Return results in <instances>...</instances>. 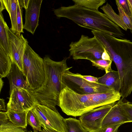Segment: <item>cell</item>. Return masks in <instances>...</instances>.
<instances>
[{"label":"cell","mask_w":132,"mask_h":132,"mask_svg":"<svg viewBox=\"0 0 132 132\" xmlns=\"http://www.w3.org/2000/svg\"><path fill=\"white\" fill-rule=\"evenodd\" d=\"M92 65L97 68L99 69L104 70L106 73L111 71V64L112 61H109L100 59L96 60H90Z\"/></svg>","instance_id":"cb8c5ba5"},{"label":"cell","mask_w":132,"mask_h":132,"mask_svg":"<svg viewBox=\"0 0 132 132\" xmlns=\"http://www.w3.org/2000/svg\"><path fill=\"white\" fill-rule=\"evenodd\" d=\"M69 55L75 60L101 59L105 48L95 36L92 38L82 35L77 41L72 42L69 45Z\"/></svg>","instance_id":"8992f818"},{"label":"cell","mask_w":132,"mask_h":132,"mask_svg":"<svg viewBox=\"0 0 132 132\" xmlns=\"http://www.w3.org/2000/svg\"><path fill=\"white\" fill-rule=\"evenodd\" d=\"M22 72L30 90L38 89L45 82L46 73L43 59L32 50L28 43L23 55Z\"/></svg>","instance_id":"5b68a950"},{"label":"cell","mask_w":132,"mask_h":132,"mask_svg":"<svg viewBox=\"0 0 132 132\" xmlns=\"http://www.w3.org/2000/svg\"><path fill=\"white\" fill-rule=\"evenodd\" d=\"M29 111L18 112L10 110L6 112L10 121L17 126L26 129L28 125L27 116Z\"/></svg>","instance_id":"e0dca14e"},{"label":"cell","mask_w":132,"mask_h":132,"mask_svg":"<svg viewBox=\"0 0 132 132\" xmlns=\"http://www.w3.org/2000/svg\"><path fill=\"white\" fill-rule=\"evenodd\" d=\"M101 59L109 61H112L109 54L105 49L103 52L101 56Z\"/></svg>","instance_id":"1f68e13d"},{"label":"cell","mask_w":132,"mask_h":132,"mask_svg":"<svg viewBox=\"0 0 132 132\" xmlns=\"http://www.w3.org/2000/svg\"><path fill=\"white\" fill-rule=\"evenodd\" d=\"M42 0H29L25 9V23L23 29L33 35L38 26Z\"/></svg>","instance_id":"7c38bea8"},{"label":"cell","mask_w":132,"mask_h":132,"mask_svg":"<svg viewBox=\"0 0 132 132\" xmlns=\"http://www.w3.org/2000/svg\"><path fill=\"white\" fill-rule=\"evenodd\" d=\"M0 110L4 111L6 110L4 100L2 98L0 99Z\"/></svg>","instance_id":"836d02e7"},{"label":"cell","mask_w":132,"mask_h":132,"mask_svg":"<svg viewBox=\"0 0 132 132\" xmlns=\"http://www.w3.org/2000/svg\"><path fill=\"white\" fill-rule=\"evenodd\" d=\"M8 28L2 12H0V46L10 57V51Z\"/></svg>","instance_id":"2e32d148"},{"label":"cell","mask_w":132,"mask_h":132,"mask_svg":"<svg viewBox=\"0 0 132 132\" xmlns=\"http://www.w3.org/2000/svg\"><path fill=\"white\" fill-rule=\"evenodd\" d=\"M77 73L78 75L86 80L92 82L98 83V78L90 76H84Z\"/></svg>","instance_id":"4dcf8cb0"},{"label":"cell","mask_w":132,"mask_h":132,"mask_svg":"<svg viewBox=\"0 0 132 132\" xmlns=\"http://www.w3.org/2000/svg\"><path fill=\"white\" fill-rule=\"evenodd\" d=\"M131 122L128 119L117 102L104 117L102 128L113 125Z\"/></svg>","instance_id":"4fadbf2b"},{"label":"cell","mask_w":132,"mask_h":132,"mask_svg":"<svg viewBox=\"0 0 132 132\" xmlns=\"http://www.w3.org/2000/svg\"><path fill=\"white\" fill-rule=\"evenodd\" d=\"M118 102L128 120L132 122V102L123 97Z\"/></svg>","instance_id":"484cf974"},{"label":"cell","mask_w":132,"mask_h":132,"mask_svg":"<svg viewBox=\"0 0 132 132\" xmlns=\"http://www.w3.org/2000/svg\"><path fill=\"white\" fill-rule=\"evenodd\" d=\"M63 121L65 132H88L79 120L70 117L64 119Z\"/></svg>","instance_id":"7402d4cb"},{"label":"cell","mask_w":132,"mask_h":132,"mask_svg":"<svg viewBox=\"0 0 132 132\" xmlns=\"http://www.w3.org/2000/svg\"><path fill=\"white\" fill-rule=\"evenodd\" d=\"M8 31L10 37V57L12 63L16 64L22 71L23 56L28 42L22 34L20 35L15 34L9 27Z\"/></svg>","instance_id":"8fae6325"},{"label":"cell","mask_w":132,"mask_h":132,"mask_svg":"<svg viewBox=\"0 0 132 132\" xmlns=\"http://www.w3.org/2000/svg\"><path fill=\"white\" fill-rule=\"evenodd\" d=\"M122 124L110 125L102 128L99 132H118L119 127Z\"/></svg>","instance_id":"f1b7e54d"},{"label":"cell","mask_w":132,"mask_h":132,"mask_svg":"<svg viewBox=\"0 0 132 132\" xmlns=\"http://www.w3.org/2000/svg\"><path fill=\"white\" fill-rule=\"evenodd\" d=\"M4 9H5L2 0H0V12H2Z\"/></svg>","instance_id":"8d00e7d4"},{"label":"cell","mask_w":132,"mask_h":132,"mask_svg":"<svg viewBox=\"0 0 132 132\" xmlns=\"http://www.w3.org/2000/svg\"><path fill=\"white\" fill-rule=\"evenodd\" d=\"M71 68L69 67L63 73L62 82L63 85L67 86L77 93L88 94L115 92L104 85L86 80L79 76L77 73L70 72L69 69Z\"/></svg>","instance_id":"52a82bcc"},{"label":"cell","mask_w":132,"mask_h":132,"mask_svg":"<svg viewBox=\"0 0 132 132\" xmlns=\"http://www.w3.org/2000/svg\"><path fill=\"white\" fill-rule=\"evenodd\" d=\"M127 1L130 10V17L132 20V0H127Z\"/></svg>","instance_id":"e575fe53"},{"label":"cell","mask_w":132,"mask_h":132,"mask_svg":"<svg viewBox=\"0 0 132 132\" xmlns=\"http://www.w3.org/2000/svg\"><path fill=\"white\" fill-rule=\"evenodd\" d=\"M63 86L58 106L66 114L74 117L103 105L114 104L121 97L120 92H116L81 94Z\"/></svg>","instance_id":"7a4b0ae2"},{"label":"cell","mask_w":132,"mask_h":132,"mask_svg":"<svg viewBox=\"0 0 132 132\" xmlns=\"http://www.w3.org/2000/svg\"><path fill=\"white\" fill-rule=\"evenodd\" d=\"M101 9L109 19L123 29L125 31L127 30L128 29L127 27L122 21L119 15L115 12L108 2L101 7Z\"/></svg>","instance_id":"44dd1931"},{"label":"cell","mask_w":132,"mask_h":132,"mask_svg":"<svg viewBox=\"0 0 132 132\" xmlns=\"http://www.w3.org/2000/svg\"><path fill=\"white\" fill-rule=\"evenodd\" d=\"M0 132H30L26 129L17 126L9 119L6 112H0Z\"/></svg>","instance_id":"ac0fdd59"},{"label":"cell","mask_w":132,"mask_h":132,"mask_svg":"<svg viewBox=\"0 0 132 132\" xmlns=\"http://www.w3.org/2000/svg\"><path fill=\"white\" fill-rule=\"evenodd\" d=\"M32 110L43 128L58 132H65L64 125V118L58 111L39 104H37Z\"/></svg>","instance_id":"ba28073f"},{"label":"cell","mask_w":132,"mask_h":132,"mask_svg":"<svg viewBox=\"0 0 132 132\" xmlns=\"http://www.w3.org/2000/svg\"><path fill=\"white\" fill-rule=\"evenodd\" d=\"M11 60L8 54L0 46V76L5 77L9 74L12 66Z\"/></svg>","instance_id":"ffe728a7"},{"label":"cell","mask_w":132,"mask_h":132,"mask_svg":"<svg viewBox=\"0 0 132 132\" xmlns=\"http://www.w3.org/2000/svg\"><path fill=\"white\" fill-rule=\"evenodd\" d=\"M27 121L28 124L31 127L34 132H40L42 131V126L34 114L32 109L28 112Z\"/></svg>","instance_id":"d4e9b609"},{"label":"cell","mask_w":132,"mask_h":132,"mask_svg":"<svg viewBox=\"0 0 132 132\" xmlns=\"http://www.w3.org/2000/svg\"><path fill=\"white\" fill-rule=\"evenodd\" d=\"M19 3L22 7L26 9L28 6L29 0H18Z\"/></svg>","instance_id":"d6a6232c"},{"label":"cell","mask_w":132,"mask_h":132,"mask_svg":"<svg viewBox=\"0 0 132 132\" xmlns=\"http://www.w3.org/2000/svg\"><path fill=\"white\" fill-rule=\"evenodd\" d=\"M95 36L103 45L116 66L121 97H127L132 92V42L117 38L102 31L98 32Z\"/></svg>","instance_id":"6da1fadb"},{"label":"cell","mask_w":132,"mask_h":132,"mask_svg":"<svg viewBox=\"0 0 132 132\" xmlns=\"http://www.w3.org/2000/svg\"><path fill=\"white\" fill-rule=\"evenodd\" d=\"M6 77L9 80L10 85V94L15 88L29 89L22 71L15 63H12L10 72Z\"/></svg>","instance_id":"5bb4252c"},{"label":"cell","mask_w":132,"mask_h":132,"mask_svg":"<svg viewBox=\"0 0 132 132\" xmlns=\"http://www.w3.org/2000/svg\"><path fill=\"white\" fill-rule=\"evenodd\" d=\"M98 83L108 87L113 91L120 92V81L118 71L112 70L98 78Z\"/></svg>","instance_id":"9a60e30c"},{"label":"cell","mask_w":132,"mask_h":132,"mask_svg":"<svg viewBox=\"0 0 132 132\" xmlns=\"http://www.w3.org/2000/svg\"><path fill=\"white\" fill-rule=\"evenodd\" d=\"M30 132H33L32 131L30 130Z\"/></svg>","instance_id":"ab89813d"},{"label":"cell","mask_w":132,"mask_h":132,"mask_svg":"<svg viewBox=\"0 0 132 132\" xmlns=\"http://www.w3.org/2000/svg\"><path fill=\"white\" fill-rule=\"evenodd\" d=\"M114 104L95 108L79 116V120L84 128L88 132H99L104 117Z\"/></svg>","instance_id":"30bf717a"},{"label":"cell","mask_w":132,"mask_h":132,"mask_svg":"<svg viewBox=\"0 0 132 132\" xmlns=\"http://www.w3.org/2000/svg\"><path fill=\"white\" fill-rule=\"evenodd\" d=\"M40 132H58L55 130L43 128Z\"/></svg>","instance_id":"d590c367"},{"label":"cell","mask_w":132,"mask_h":132,"mask_svg":"<svg viewBox=\"0 0 132 132\" xmlns=\"http://www.w3.org/2000/svg\"><path fill=\"white\" fill-rule=\"evenodd\" d=\"M53 11L58 18L68 19L81 27L101 31L116 38L123 39L125 34L120 27L98 11L74 4L61 6L54 9Z\"/></svg>","instance_id":"3957f363"},{"label":"cell","mask_w":132,"mask_h":132,"mask_svg":"<svg viewBox=\"0 0 132 132\" xmlns=\"http://www.w3.org/2000/svg\"><path fill=\"white\" fill-rule=\"evenodd\" d=\"M130 31H131V32L132 34V30H130Z\"/></svg>","instance_id":"f35d334b"},{"label":"cell","mask_w":132,"mask_h":132,"mask_svg":"<svg viewBox=\"0 0 132 132\" xmlns=\"http://www.w3.org/2000/svg\"><path fill=\"white\" fill-rule=\"evenodd\" d=\"M2 78L0 77V92H1V90L4 84V82L2 79Z\"/></svg>","instance_id":"74e56055"},{"label":"cell","mask_w":132,"mask_h":132,"mask_svg":"<svg viewBox=\"0 0 132 132\" xmlns=\"http://www.w3.org/2000/svg\"><path fill=\"white\" fill-rule=\"evenodd\" d=\"M116 3L119 11V15L122 21L125 24L128 29L132 30V20L130 17L128 15L122 8L117 0Z\"/></svg>","instance_id":"4316f807"},{"label":"cell","mask_w":132,"mask_h":132,"mask_svg":"<svg viewBox=\"0 0 132 132\" xmlns=\"http://www.w3.org/2000/svg\"><path fill=\"white\" fill-rule=\"evenodd\" d=\"M67 59L65 57L61 61H55L51 59L48 55L44 57L46 73L45 82L40 88L31 90L38 104L58 111L56 106L59 105V95L63 88L62 75L69 68L67 64Z\"/></svg>","instance_id":"277c9868"},{"label":"cell","mask_w":132,"mask_h":132,"mask_svg":"<svg viewBox=\"0 0 132 132\" xmlns=\"http://www.w3.org/2000/svg\"><path fill=\"white\" fill-rule=\"evenodd\" d=\"M5 9L9 14L11 21L10 29L15 34L17 31V10L18 0H2Z\"/></svg>","instance_id":"d6986e66"},{"label":"cell","mask_w":132,"mask_h":132,"mask_svg":"<svg viewBox=\"0 0 132 132\" xmlns=\"http://www.w3.org/2000/svg\"><path fill=\"white\" fill-rule=\"evenodd\" d=\"M10 94L9 100L7 105V111H29L38 104L36 98L29 89L15 88Z\"/></svg>","instance_id":"9c48e42d"},{"label":"cell","mask_w":132,"mask_h":132,"mask_svg":"<svg viewBox=\"0 0 132 132\" xmlns=\"http://www.w3.org/2000/svg\"><path fill=\"white\" fill-rule=\"evenodd\" d=\"M117 1L125 12L130 16V10L127 0H117Z\"/></svg>","instance_id":"f546056e"},{"label":"cell","mask_w":132,"mask_h":132,"mask_svg":"<svg viewBox=\"0 0 132 132\" xmlns=\"http://www.w3.org/2000/svg\"><path fill=\"white\" fill-rule=\"evenodd\" d=\"M75 4L86 8L98 11L100 7L106 1L105 0H73Z\"/></svg>","instance_id":"603a6c76"},{"label":"cell","mask_w":132,"mask_h":132,"mask_svg":"<svg viewBox=\"0 0 132 132\" xmlns=\"http://www.w3.org/2000/svg\"><path fill=\"white\" fill-rule=\"evenodd\" d=\"M16 21L17 31L15 34L20 35L21 33H24L23 30L24 25L22 18V7L18 2L17 7Z\"/></svg>","instance_id":"83f0119b"}]
</instances>
